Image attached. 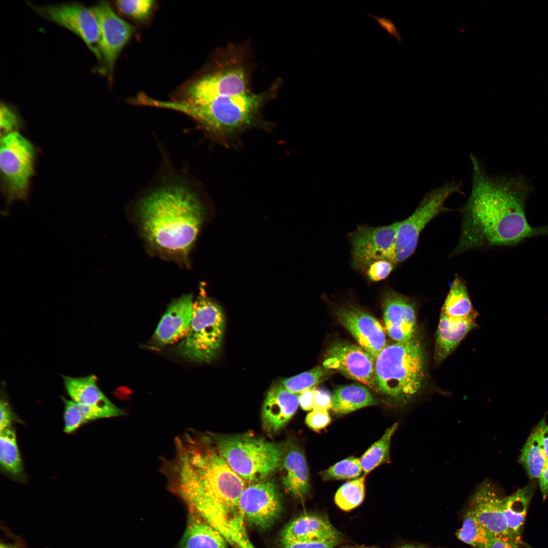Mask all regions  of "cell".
Masks as SVG:
<instances>
[{
	"label": "cell",
	"mask_w": 548,
	"mask_h": 548,
	"mask_svg": "<svg viewBox=\"0 0 548 548\" xmlns=\"http://www.w3.org/2000/svg\"><path fill=\"white\" fill-rule=\"evenodd\" d=\"M175 459L165 466L170 489L185 502L189 512L217 530L238 513L245 481L234 472L216 447L211 436L191 431L176 439Z\"/></svg>",
	"instance_id": "1"
},
{
	"label": "cell",
	"mask_w": 548,
	"mask_h": 548,
	"mask_svg": "<svg viewBox=\"0 0 548 548\" xmlns=\"http://www.w3.org/2000/svg\"><path fill=\"white\" fill-rule=\"evenodd\" d=\"M0 464L3 471L12 478L25 480L15 431L12 427L0 431Z\"/></svg>",
	"instance_id": "30"
},
{
	"label": "cell",
	"mask_w": 548,
	"mask_h": 548,
	"mask_svg": "<svg viewBox=\"0 0 548 548\" xmlns=\"http://www.w3.org/2000/svg\"><path fill=\"white\" fill-rule=\"evenodd\" d=\"M397 427V423L389 427L381 438L371 446L362 455L360 462L364 474L368 473L383 463L389 462L391 440Z\"/></svg>",
	"instance_id": "32"
},
{
	"label": "cell",
	"mask_w": 548,
	"mask_h": 548,
	"mask_svg": "<svg viewBox=\"0 0 548 548\" xmlns=\"http://www.w3.org/2000/svg\"><path fill=\"white\" fill-rule=\"evenodd\" d=\"M65 389L72 400L80 404L115 409L117 407L102 392L97 385V377L91 374L83 377L62 375Z\"/></svg>",
	"instance_id": "25"
},
{
	"label": "cell",
	"mask_w": 548,
	"mask_h": 548,
	"mask_svg": "<svg viewBox=\"0 0 548 548\" xmlns=\"http://www.w3.org/2000/svg\"><path fill=\"white\" fill-rule=\"evenodd\" d=\"M539 488L543 500L548 495V460L539 477Z\"/></svg>",
	"instance_id": "49"
},
{
	"label": "cell",
	"mask_w": 548,
	"mask_h": 548,
	"mask_svg": "<svg viewBox=\"0 0 548 548\" xmlns=\"http://www.w3.org/2000/svg\"><path fill=\"white\" fill-rule=\"evenodd\" d=\"M35 153L31 144L16 131L1 139L0 167L8 198L23 199L34 172Z\"/></svg>",
	"instance_id": "9"
},
{
	"label": "cell",
	"mask_w": 548,
	"mask_h": 548,
	"mask_svg": "<svg viewBox=\"0 0 548 548\" xmlns=\"http://www.w3.org/2000/svg\"><path fill=\"white\" fill-rule=\"evenodd\" d=\"M367 15L369 17L373 18L377 23L387 32L394 37L399 42H402L401 35L396 26L390 19L387 18L385 16L381 17L370 13H368Z\"/></svg>",
	"instance_id": "46"
},
{
	"label": "cell",
	"mask_w": 548,
	"mask_h": 548,
	"mask_svg": "<svg viewBox=\"0 0 548 548\" xmlns=\"http://www.w3.org/2000/svg\"><path fill=\"white\" fill-rule=\"evenodd\" d=\"M193 304L191 294L183 295L171 303L154 334V340L157 345L172 344L187 336L192 320Z\"/></svg>",
	"instance_id": "19"
},
{
	"label": "cell",
	"mask_w": 548,
	"mask_h": 548,
	"mask_svg": "<svg viewBox=\"0 0 548 548\" xmlns=\"http://www.w3.org/2000/svg\"><path fill=\"white\" fill-rule=\"evenodd\" d=\"M328 372V369L323 366H318L292 377L283 379L280 383L291 392L297 394L314 387L325 379Z\"/></svg>",
	"instance_id": "35"
},
{
	"label": "cell",
	"mask_w": 548,
	"mask_h": 548,
	"mask_svg": "<svg viewBox=\"0 0 548 548\" xmlns=\"http://www.w3.org/2000/svg\"><path fill=\"white\" fill-rule=\"evenodd\" d=\"M334 314L359 346L375 360L386 346L385 332L379 320L353 304L339 306Z\"/></svg>",
	"instance_id": "17"
},
{
	"label": "cell",
	"mask_w": 548,
	"mask_h": 548,
	"mask_svg": "<svg viewBox=\"0 0 548 548\" xmlns=\"http://www.w3.org/2000/svg\"><path fill=\"white\" fill-rule=\"evenodd\" d=\"M395 263L388 260H379L371 263L365 270L369 281L376 282L386 279L394 268Z\"/></svg>",
	"instance_id": "39"
},
{
	"label": "cell",
	"mask_w": 548,
	"mask_h": 548,
	"mask_svg": "<svg viewBox=\"0 0 548 548\" xmlns=\"http://www.w3.org/2000/svg\"><path fill=\"white\" fill-rule=\"evenodd\" d=\"M472 188L463 208L458 243L451 255L487 246L516 244L548 232L547 227L528 222L525 203L528 188L520 178L495 177L471 154Z\"/></svg>",
	"instance_id": "2"
},
{
	"label": "cell",
	"mask_w": 548,
	"mask_h": 548,
	"mask_svg": "<svg viewBox=\"0 0 548 548\" xmlns=\"http://www.w3.org/2000/svg\"><path fill=\"white\" fill-rule=\"evenodd\" d=\"M31 7L39 15L75 33L100 59L99 29L90 8L77 3Z\"/></svg>",
	"instance_id": "13"
},
{
	"label": "cell",
	"mask_w": 548,
	"mask_h": 548,
	"mask_svg": "<svg viewBox=\"0 0 548 548\" xmlns=\"http://www.w3.org/2000/svg\"><path fill=\"white\" fill-rule=\"evenodd\" d=\"M489 548H523L518 542L508 537H496Z\"/></svg>",
	"instance_id": "48"
},
{
	"label": "cell",
	"mask_w": 548,
	"mask_h": 548,
	"mask_svg": "<svg viewBox=\"0 0 548 548\" xmlns=\"http://www.w3.org/2000/svg\"><path fill=\"white\" fill-rule=\"evenodd\" d=\"M281 467L285 489L296 497L307 495L310 491L308 466L303 452L296 444L285 446Z\"/></svg>",
	"instance_id": "21"
},
{
	"label": "cell",
	"mask_w": 548,
	"mask_h": 548,
	"mask_svg": "<svg viewBox=\"0 0 548 548\" xmlns=\"http://www.w3.org/2000/svg\"><path fill=\"white\" fill-rule=\"evenodd\" d=\"M299 405L298 395L292 393L280 383L273 385L264 401L261 413L264 428L276 432L290 420Z\"/></svg>",
	"instance_id": "20"
},
{
	"label": "cell",
	"mask_w": 548,
	"mask_h": 548,
	"mask_svg": "<svg viewBox=\"0 0 548 548\" xmlns=\"http://www.w3.org/2000/svg\"><path fill=\"white\" fill-rule=\"evenodd\" d=\"M363 471L360 459L350 457L321 471L319 474L324 481L358 478Z\"/></svg>",
	"instance_id": "36"
},
{
	"label": "cell",
	"mask_w": 548,
	"mask_h": 548,
	"mask_svg": "<svg viewBox=\"0 0 548 548\" xmlns=\"http://www.w3.org/2000/svg\"><path fill=\"white\" fill-rule=\"evenodd\" d=\"M249 76L240 63H226L216 71L191 82L180 99L199 102L225 96L242 94L250 91Z\"/></svg>",
	"instance_id": "10"
},
{
	"label": "cell",
	"mask_w": 548,
	"mask_h": 548,
	"mask_svg": "<svg viewBox=\"0 0 548 548\" xmlns=\"http://www.w3.org/2000/svg\"><path fill=\"white\" fill-rule=\"evenodd\" d=\"M90 9L98 24V50L111 79L117 58L133 35L134 27L119 17L106 2H101Z\"/></svg>",
	"instance_id": "14"
},
{
	"label": "cell",
	"mask_w": 548,
	"mask_h": 548,
	"mask_svg": "<svg viewBox=\"0 0 548 548\" xmlns=\"http://www.w3.org/2000/svg\"><path fill=\"white\" fill-rule=\"evenodd\" d=\"M332 397L326 390L315 388L314 395L313 409H331Z\"/></svg>",
	"instance_id": "45"
},
{
	"label": "cell",
	"mask_w": 548,
	"mask_h": 548,
	"mask_svg": "<svg viewBox=\"0 0 548 548\" xmlns=\"http://www.w3.org/2000/svg\"><path fill=\"white\" fill-rule=\"evenodd\" d=\"M62 400L64 403L63 430L66 433H72L84 424L91 421L125 415L119 408L111 409L85 405L63 397Z\"/></svg>",
	"instance_id": "28"
},
{
	"label": "cell",
	"mask_w": 548,
	"mask_h": 548,
	"mask_svg": "<svg viewBox=\"0 0 548 548\" xmlns=\"http://www.w3.org/2000/svg\"><path fill=\"white\" fill-rule=\"evenodd\" d=\"M224 537L200 516L189 512L179 548H228Z\"/></svg>",
	"instance_id": "24"
},
{
	"label": "cell",
	"mask_w": 548,
	"mask_h": 548,
	"mask_svg": "<svg viewBox=\"0 0 548 548\" xmlns=\"http://www.w3.org/2000/svg\"><path fill=\"white\" fill-rule=\"evenodd\" d=\"M365 476L347 482L336 491V505L345 511H349L360 505L365 496Z\"/></svg>",
	"instance_id": "34"
},
{
	"label": "cell",
	"mask_w": 548,
	"mask_h": 548,
	"mask_svg": "<svg viewBox=\"0 0 548 548\" xmlns=\"http://www.w3.org/2000/svg\"><path fill=\"white\" fill-rule=\"evenodd\" d=\"M441 313L454 319L466 318L476 313L466 286L460 278L456 277L451 283Z\"/></svg>",
	"instance_id": "31"
},
{
	"label": "cell",
	"mask_w": 548,
	"mask_h": 548,
	"mask_svg": "<svg viewBox=\"0 0 548 548\" xmlns=\"http://www.w3.org/2000/svg\"><path fill=\"white\" fill-rule=\"evenodd\" d=\"M222 536L233 548H256L248 537L244 519L239 512L229 519Z\"/></svg>",
	"instance_id": "37"
},
{
	"label": "cell",
	"mask_w": 548,
	"mask_h": 548,
	"mask_svg": "<svg viewBox=\"0 0 548 548\" xmlns=\"http://www.w3.org/2000/svg\"><path fill=\"white\" fill-rule=\"evenodd\" d=\"M462 186V182L453 180L431 190L410 216L398 221L394 248L395 264L404 261L414 253L423 229L436 216L450 211L445 202L453 194L461 193Z\"/></svg>",
	"instance_id": "8"
},
{
	"label": "cell",
	"mask_w": 548,
	"mask_h": 548,
	"mask_svg": "<svg viewBox=\"0 0 548 548\" xmlns=\"http://www.w3.org/2000/svg\"><path fill=\"white\" fill-rule=\"evenodd\" d=\"M456 535L462 541L475 548H489L496 538L468 511Z\"/></svg>",
	"instance_id": "33"
},
{
	"label": "cell",
	"mask_w": 548,
	"mask_h": 548,
	"mask_svg": "<svg viewBox=\"0 0 548 548\" xmlns=\"http://www.w3.org/2000/svg\"><path fill=\"white\" fill-rule=\"evenodd\" d=\"M427 371L426 350L418 337L386 345L375 361V391L391 403L405 405L423 390Z\"/></svg>",
	"instance_id": "4"
},
{
	"label": "cell",
	"mask_w": 548,
	"mask_h": 548,
	"mask_svg": "<svg viewBox=\"0 0 548 548\" xmlns=\"http://www.w3.org/2000/svg\"><path fill=\"white\" fill-rule=\"evenodd\" d=\"M376 404L366 386L353 384L339 387L334 391L331 409L335 414L342 415Z\"/></svg>",
	"instance_id": "27"
},
{
	"label": "cell",
	"mask_w": 548,
	"mask_h": 548,
	"mask_svg": "<svg viewBox=\"0 0 548 548\" xmlns=\"http://www.w3.org/2000/svg\"><path fill=\"white\" fill-rule=\"evenodd\" d=\"M0 126L4 135L13 131L18 126L19 120L14 111L5 104L1 102L0 107Z\"/></svg>",
	"instance_id": "41"
},
{
	"label": "cell",
	"mask_w": 548,
	"mask_h": 548,
	"mask_svg": "<svg viewBox=\"0 0 548 548\" xmlns=\"http://www.w3.org/2000/svg\"><path fill=\"white\" fill-rule=\"evenodd\" d=\"M543 418L533 428L524 445L519 457V462L525 469L531 480L539 478L547 459L543 448L541 434L546 424Z\"/></svg>",
	"instance_id": "29"
},
{
	"label": "cell",
	"mask_w": 548,
	"mask_h": 548,
	"mask_svg": "<svg viewBox=\"0 0 548 548\" xmlns=\"http://www.w3.org/2000/svg\"><path fill=\"white\" fill-rule=\"evenodd\" d=\"M211 437L229 466L244 481L267 479L281 465L285 449L281 443L248 434Z\"/></svg>",
	"instance_id": "6"
},
{
	"label": "cell",
	"mask_w": 548,
	"mask_h": 548,
	"mask_svg": "<svg viewBox=\"0 0 548 548\" xmlns=\"http://www.w3.org/2000/svg\"><path fill=\"white\" fill-rule=\"evenodd\" d=\"M268 91L217 97L193 102L182 99L160 101L153 99L152 107L181 112L192 118L211 134L229 132L249 124L267 97Z\"/></svg>",
	"instance_id": "5"
},
{
	"label": "cell",
	"mask_w": 548,
	"mask_h": 548,
	"mask_svg": "<svg viewBox=\"0 0 548 548\" xmlns=\"http://www.w3.org/2000/svg\"><path fill=\"white\" fill-rule=\"evenodd\" d=\"M305 421L311 429L318 431L330 424L331 418L327 410L313 409L306 416Z\"/></svg>",
	"instance_id": "42"
},
{
	"label": "cell",
	"mask_w": 548,
	"mask_h": 548,
	"mask_svg": "<svg viewBox=\"0 0 548 548\" xmlns=\"http://www.w3.org/2000/svg\"><path fill=\"white\" fill-rule=\"evenodd\" d=\"M1 530L0 548H28L24 540L14 534L6 525L1 524Z\"/></svg>",
	"instance_id": "43"
},
{
	"label": "cell",
	"mask_w": 548,
	"mask_h": 548,
	"mask_svg": "<svg viewBox=\"0 0 548 548\" xmlns=\"http://www.w3.org/2000/svg\"><path fill=\"white\" fill-rule=\"evenodd\" d=\"M340 533L328 519L316 514L301 515L283 530L281 541L306 542L326 539Z\"/></svg>",
	"instance_id": "23"
},
{
	"label": "cell",
	"mask_w": 548,
	"mask_h": 548,
	"mask_svg": "<svg viewBox=\"0 0 548 548\" xmlns=\"http://www.w3.org/2000/svg\"><path fill=\"white\" fill-rule=\"evenodd\" d=\"M346 548H371V547H351V546H350V547H346Z\"/></svg>",
	"instance_id": "52"
},
{
	"label": "cell",
	"mask_w": 548,
	"mask_h": 548,
	"mask_svg": "<svg viewBox=\"0 0 548 548\" xmlns=\"http://www.w3.org/2000/svg\"><path fill=\"white\" fill-rule=\"evenodd\" d=\"M475 313L464 319L450 318L441 313L436 332L434 359L439 363L457 348L468 333L476 326Z\"/></svg>",
	"instance_id": "22"
},
{
	"label": "cell",
	"mask_w": 548,
	"mask_h": 548,
	"mask_svg": "<svg viewBox=\"0 0 548 548\" xmlns=\"http://www.w3.org/2000/svg\"><path fill=\"white\" fill-rule=\"evenodd\" d=\"M535 487V484L530 483L505 497L504 514L510 535L515 540L521 536Z\"/></svg>",
	"instance_id": "26"
},
{
	"label": "cell",
	"mask_w": 548,
	"mask_h": 548,
	"mask_svg": "<svg viewBox=\"0 0 548 548\" xmlns=\"http://www.w3.org/2000/svg\"><path fill=\"white\" fill-rule=\"evenodd\" d=\"M282 509L278 489L273 482L267 478L246 486L238 503V512L245 521L262 530L272 526Z\"/></svg>",
	"instance_id": "12"
},
{
	"label": "cell",
	"mask_w": 548,
	"mask_h": 548,
	"mask_svg": "<svg viewBox=\"0 0 548 548\" xmlns=\"http://www.w3.org/2000/svg\"><path fill=\"white\" fill-rule=\"evenodd\" d=\"M375 361L359 346L336 341L327 349L322 366L327 369L336 370L375 391Z\"/></svg>",
	"instance_id": "15"
},
{
	"label": "cell",
	"mask_w": 548,
	"mask_h": 548,
	"mask_svg": "<svg viewBox=\"0 0 548 548\" xmlns=\"http://www.w3.org/2000/svg\"><path fill=\"white\" fill-rule=\"evenodd\" d=\"M154 1L152 0H120L116 2L119 11L134 19L142 20L152 12Z\"/></svg>",
	"instance_id": "38"
},
{
	"label": "cell",
	"mask_w": 548,
	"mask_h": 548,
	"mask_svg": "<svg viewBox=\"0 0 548 548\" xmlns=\"http://www.w3.org/2000/svg\"><path fill=\"white\" fill-rule=\"evenodd\" d=\"M0 431L11 427V424L16 419L10 405L5 397H1L0 403Z\"/></svg>",
	"instance_id": "44"
},
{
	"label": "cell",
	"mask_w": 548,
	"mask_h": 548,
	"mask_svg": "<svg viewBox=\"0 0 548 548\" xmlns=\"http://www.w3.org/2000/svg\"><path fill=\"white\" fill-rule=\"evenodd\" d=\"M175 175L163 178L143 195L135 213L142 235L151 246L183 258L194 244L206 211L191 182Z\"/></svg>",
	"instance_id": "3"
},
{
	"label": "cell",
	"mask_w": 548,
	"mask_h": 548,
	"mask_svg": "<svg viewBox=\"0 0 548 548\" xmlns=\"http://www.w3.org/2000/svg\"><path fill=\"white\" fill-rule=\"evenodd\" d=\"M541 440L545 455L548 459V424L546 423L543 429Z\"/></svg>",
	"instance_id": "50"
},
{
	"label": "cell",
	"mask_w": 548,
	"mask_h": 548,
	"mask_svg": "<svg viewBox=\"0 0 548 548\" xmlns=\"http://www.w3.org/2000/svg\"><path fill=\"white\" fill-rule=\"evenodd\" d=\"M225 326L221 306L206 297H199L193 302L190 329L179 344L178 353L194 362L211 361L221 349Z\"/></svg>",
	"instance_id": "7"
},
{
	"label": "cell",
	"mask_w": 548,
	"mask_h": 548,
	"mask_svg": "<svg viewBox=\"0 0 548 548\" xmlns=\"http://www.w3.org/2000/svg\"><path fill=\"white\" fill-rule=\"evenodd\" d=\"M381 302L384 326L392 339L401 342L416 337L417 312L413 300L389 287L382 292Z\"/></svg>",
	"instance_id": "16"
},
{
	"label": "cell",
	"mask_w": 548,
	"mask_h": 548,
	"mask_svg": "<svg viewBox=\"0 0 548 548\" xmlns=\"http://www.w3.org/2000/svg\"><path fill=\"white\" fill-rule=\"evenodd\" d=\"M398 222L377 227L360 226L350 235L352 265L365 270L374 261L388 260L393 263L394 243Z\"/></svg>",
	"instance_id": "11"
},
{
	"label": "cell",
	"mask_w": 548,
	"mask_h": 548,
	"mask_svg": "<svg viewBox=\"0 0 548 548\" xmlns=\"http://www.w3.org/2000/svg\"><path fill=\"white\" fill-rule=\"evenodd\" d=\"M505 499L493 483L486 480L471 497L467 511L495 537L513 539L508 530L504 514Z\"/></svg>",
	"instance_id": "18"
},
{
	"label": "cell",
	"mask_w": 548,
	"mask_h": 548,
	"mask_svg": "<svg viewBox=\"0 0 548 548\" xmlns=\"http://www.w3.org/2000/svg\"><path fill=\"white\" fill-rule=\"evenodd\" d=\"M399 548H423L422 546L414 545L412 544H405L400 546Z\"/></svg>",
	"instance_id": "51"
},
{
	"label": "cell",
	"mask_w": 548,
	"mask_h": 548,
	"mask_svg": "<svg viewBox=\"0 0 548 548\" xmlns=\"http://www.w3.org/2000/svg\"><path fill=\"white\" fill-rule=\"evenodd\" d=\"M341 540L340 533L331 538L320 540L306 542L282 541V543L284 548H335Z\"/></svg>",
	"instance_id": "40"
},
{
	"label": "cell",
	"mask_w": 548,
	"mask_h": 548,
	"mask_svg": "<svg viewBox=\"0 0 548 548\" xmlns=\"http://www.w3.org/2000/svg\"><path fill=\"white\" fill-rule=\"evenodd\" d=\"M315 388L306 389L298 395L299 404L304 410L313 409L314 395Z\"/></svg>",
	"instance_id": "47"
}]
</instances>
